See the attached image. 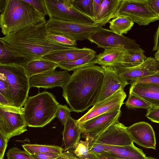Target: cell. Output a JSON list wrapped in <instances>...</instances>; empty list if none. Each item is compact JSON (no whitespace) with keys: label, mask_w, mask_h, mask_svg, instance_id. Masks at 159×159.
<instances>
[{"label":"cell","mask_w":159,"mask_h":159,"mask_svg":"<svg viewBox=\"0 0 159 159\" xmlns=\"http://www.w3.org/2000/svg\"><path fill=\"white\" fill-rule=\"evenodd\" d=\"M70 109L66 105L59 104L57 113L56 116L64 126L69 117L71 116Z\"/></svg>","instance_id":"obj_34"},{"label":"cell","mask_w":159,"mask_h":159,"mask_svg":"<svg viewBox=\"0 0 159 159\" xmlns=\"http://www.w3.org/2000/svg\"><path fill=\"white\" fill-rule=\"evenodd\" d=\"M145 116L152 122L159 123V107L152 106L147 110Z\"/></svg>","instance_id":"obj_39"},{"label":"cell","mask_w":159,"mask_h":159,"mask_svg":"<svg viewBox=\"0 0 159 159\" xmlns=\"http://www.w3.org/2000/svg\"></svg>","instance_id":"obj_52"},{"label":"cell","mask_w":159,"mask_h":159,"mask_svg":"<svg viewBox=\"0 0 159 159\" xmlns=\"http://www.w3.org/2000/svg\"><path fill=\"white\" fill-rule=\"evenodd\" d=\"M0 104L4 105L12 106L1 94H0Z\"/></svg>","instance_id":"obj_46"},{"label":"cell","mask_w":159,"mask_h":159,"mask_svg":"<svg viewBox=\"0 0 159 159\" xmlns=\"http://www.w3.org/2000/svg\"><path fill=\"white\" fill-rule=\"evenodd\" d=\"M59 104L54 96L48 92L28 97L23 107L27 126L43 128L50 123L56 117Z\"/></svg>","instance_id":"obj_4"},{"label":"cell","mask_w":159,"mask_h":159,"mask_svg":"<svg viewBox=\"0 0 159 159\" xmlns=\"http://www.w3.org/2000/svg\"><path fill=\"white\" fill-rule=\"evenodd\" d=\"M66 152L69 159H80L77 157L73 152L69 151Z\"/></svg>","instance_id":"obj_47"},{"label":"cell","mask_w":159,"mask_h":159,"mask_svg":"<svg viewBox=\"0 0 159 159\" xmlns=\"http://www.w3.org/2000/svg\"><path fill=\"white\" fill-rule=\"evenodd\" d=\"M122 0H102L100 10L93 23L104 26L117 15Z\"/></svg>","instance_id":"obj_20"},{"label":"cell","mask_w":159,"mask_h":159,"mask_svg":"<svg viewBox=\"0 0 159 159\" xmlns=\"http://www.w3.org/2000/svg\"><path fill=\"white\" fill-rule=\"evenodd\" d=\"M0 25L5 36L46 23L45 16L24 0H0Z\"/></svg>","instance_id":"obj_3"},{"label":"cell","mask_w":159,"mask_h":159,"mask_svg":"<svg viewBox=\"0 0 159 159\" xmlns=\"http://www.w3.org/2000/svg\"><path fill=\"white\" fill-rule=\"evenodd\" d=\"M157 63L154 58L148 57L143 63L136 66L126 67L120 66L113 67L122 77L131 82L156 73L158 70Z\"/></svg>","instance_id":"obj_17"},{"label":"cell","mask_w":159,"mask_h":159,"mask_svg":"<svg viewBox=\"0 0 159 159\" xmlns=\"http://www.w3.org/2000/svg\"><path fill=\"white\" fill-rule=\"evenodd\" d=\"M58 67L57 63L41 59L29 62L25 68L29 78L33 75L55 70Z\"/></svg>","instance_id":"obj_24"},{"label":"cell","mask_w":159,"mask_h":159,"mask_svg":"<svg viewBox=\"0 0 159 159\" xmlns=\"http://www.w3.org/2000/svg\"><path fill=\"white\" fill-rule=\"evenodd\" d=\"M118 15L128 16L139 26L147 25L159 20V16L151 9L147 0H122Z\"/></svg>","instance_id":"obj_12"},{"label":"cell","mask_w":159,"mask_h":159,"mask_svg":"<svg viewBox=\"0 0 159 159\" xmlns=\"http://www.w3.org/2000/svg\"><path fill=\"white\" fill-rule=\"evenodd\" d=\"M0 73L4 75L8 83L13 106L22 107L30 88L25 67L15 64L0 65Z\"/></svg>","instance_id":"obj_5"},{"label":"cell","mask_w":159,"mask_h":159,"mask_svg":"<svg viewBox=\"0 0 159 159\" xmlns=\"http://www.w3.org/2000/svg\"><path fill=\"white\" fill-rule=\"evenodd\" d=\"M61 155L51 152L30 155L33 159H58Z\"/></svg>","instance_id":"obj_40"},{"label":"cell","mask_w":159,"mask_h":159,"mask_svg":"<svg viewBox=\"0 0 159 159\" xmlns=\"http://www.w3.org/2000/svg\"><path fill=\"white\" fill-rule=\"evenodd\" d=\"M144 52L143 49L136 52L126 51L121 61L120 66L132 67L141 64L147 58L144 55Z\"/></svg>","instance_id":"obj_28"},{"label":"cell","mask_w":159,"mask_h":159,"mask_svg":"<svg viewBox=\"0 0 159 159\" xmlns=\"http://www.w3.org/2000/svg\"><path fill=\"white\" fill-rule=\"evenodd\" d=\"M22 146L24 150L30 155L48 152L61 155L64 152V149L61 147L54 145L25 144L22 145Z\"/></svg>","instance_id":"obj_27"},{"label":"cell","mask_w":159,"mask_h":159,"mask_svg":"<svg viewBox=\"0 0 159 159\" xmlns=\"http://www.w3.org/2000/svg\"><path fill=\"white\" fill-rule=\"evenodd\" d=\"M81 134V129L77 120L69 116L62 132L64 152L74 149L80 140Z\"/></svg>","instance_id":"obj_19"},{"label":"cell","mask_w":159,"mask_h":159,"mask_svg":"<svg viewBox=\"0 0 159 159\" xmlns=\"http://www.w3.org/2000/svg\"><path fill=\"white\" fill-rule=\"evenodd\" d=\"M47 34L50 38L60 43L72 46L77 45L76 41L66 36L47 33Z\"/></svg>","instance_id":"obj_35"},{"label":"cell","mask_w":159,"mask_h":159,"mask_svg":"<svg viewBox=\"0 0 159 159\" xmlns=\"http://www.w3.org/2000/svg\"><path fill=\"white\" fill-rule=\"evenodd\" d=\"M100 159H124L113 157L108 153H103ZM141 159H158L152 157H147Z\"/></svg>","instance_id":"obj_45"},{"label":"cell","mask_w":159,"mask_h":159,"mask_svg":"<svg viewBox=\"0 0 159 159\" xmlns=\"http://www.w3.org/2000/svg\"><path fill=\"white\" fill-rule=\"evenodd\" d=\"M106 153L124 159H141L146 157L143 150L136 147L133 143L130 145L113 148Z\"/></svg>","instance_id":"obj_23"},{"label":"cell","mask_w":159,"mask_h":159,"mask_svg":"<svg viewBox=\"0 0 159 159\" xmlns=\"http://www.w3.org/2000/svg\"><path fill=\"white\" fill-rule=\"evenodd\" d=\"M7 159H33L27 152L17 147L9 149L6 153Z\"/></svg>","instance_id":"obj_32"},{"label":"cell","mask_w":159,"mask_h":159,"mask_svg":"<svg viewBox=\"0 0 159 159\" xmlns=\"http://www.w3.org/2000/svg\"><path fill=\"white\" fill-rule=\"evenodd\" d=\"M23 107L0 104V133L9 141L27 131Z\"/></svg>","instance_id":"obj_8"},{"label":"cell","mask_w":159,"mask_h":159,"mask_svg":"<svg viewBox=\"0 0 159 159\" xmlns=\"http://www.w3.org/2000/svg\"><path fill=\"white\" fill-rule=\"evenodd\" d=\"M71 75L67 71L55 70L36 75L29 78L30 87L52 89L60 87L62 88Z\"/></svg>","instance_id":"obj_15"},{"label":"cell","mask_w":159,"mask_h":159,"mask_svg":"<svg viewBox=\"0 0 159 159\" xmlns=\"http://www.w3.org/2000/svg\"><path fill=\"white\" fill-rule=\"evenodd\" d=\"M101 66L104 76L101 91L96 104L107 98L119 90L124 89L129 84L127 81L119 74L114 67Z\"/></svg>","instance_id":"obj_16"},{"label":"cell","mask_w":159,"mask_h":159,"mask_svg":"<svg viewBox=\"0 0 159 159\" xmlns=\"http://www.w3.org/2000/svg\"><path fill=\"white\" fill-rule=\"evenodd\" d=\"M58 159H69L66 152H64Z\"/></svg>","instance_id":"obj_48"},{"label":"cell","mask_w":159,"mask_h":159,"mask_svg":"<svg viewBox=\"0 0 159 159\" xmlns=\"http://www.w3.org/2000/svg\"><path fill=\"white\" fill-rule=\"evenodd\" d=\"M104 51L96 55V62L101 66L115 67L120 66L127 51L115 48L104 49Z\"/></svg>","instance_id":"obj_22"},{"label":"cell","mask_w":159,"mask_h":159,"mask_svg":"<svg viewBox=\"0 0 159 159\" xmlns=\"http://www.w3.org/2000/svg\"><path fill=\"white\" fill-rule=\"evenodd\" d=\"M0 65L15 64L24 67L28 62L23 59L16 57L5 49L0 42Z\"/></svg>","instance_id":"obj_29"},{"label":"cell","mask_w":159,"mask_h":159,"mask_svg":"<svg viewBox=\"0 0 159 159\" xmlns=\"http://www.w3.org/2000/svg\"><path fill=\"white\" fill-rule=\"evenodd\" d=\"M93 0H72L74 7L82 14L94 20Z\"/></svg>","instance_id":"obj_30"},{"label":"cell","mask_w":159,"mask_h":159,"mask_svg":"<svg viewBox=\"0 0 159 159\" xmlns=\"http://www.w3.org/2000/svg\"><path fill=\"white\" fill-rule=\"evenodd\" d=\"M154 56V58L157 61L159 62V49L155 53Z\"/></svg>","instance_id":"obj_49"},{"label":"cell","mask_w":159,"mask_h":159,"mask_svg":"<svg viewBox=\"0 0 159 159\" xmlns=\"http://www.w3.org/2000/svg\"><path fill=\"white\" fill-rule=\"evenodd\" d=\"M46 23L1 37L0 42L14 56L28 63L42 59L44 56L51 53L78 48L60 43L50 38L46 31Z\"/></svg>","instance_id":"obj_1"},{"label":"cell","mask_w":159,"mask_h":159,"mask_svg":"<svg viewBox=\"0 0 159 159\" xmlns=\"http://www.w3.org/2000/svg\"><path fill=\"white\" fill-rule=\"evenodd\" d=\"M128 107L132 108H143L148 110L152 105L139 96L132 93H129L128 98L125 103Z\"/></svg>","instance_id":"obj_31"},{"label":"cell","mask_w":159,"mask_h":159,"mask_svg":"<svg viewBox=\"0 0 159 159\" xmlns=\"http://www.w3.org/2000/svg\"><path fill=\"white\" fill-rule=\"evenodd\" d=\"M133 143L127 131V127L118 121L89 142V154L106 152L113 148Z\"/></svg>","instance_id":"obj_6"},{"label":"cell","mask_w":159,"mask_h":159,"mask_svg":"<svg viewBox=\"0 0 159 159\" xmlns=\"http://www.w3.org/2000/svg\"><path fill=\"white\" fill-rule=\"evenodd\" d=\"M33 6L43 16L48 15L44 0H24Z\"/></svg>","instance_id":"obj_38"},{"label":"cell","mask_w":159,"mask_h":159,"mask_svg":"<svg viewBox=\"0 0 159 159\" xmlns=\"http://www.w3.org/2000/svg\"><path fill=\"white\" fill-rule=\"evenodd\" d=\"M101 26L89 24L69 22L49 19L46 23L47 33L62 35L76 41L88 39L90 35Z\"/></svg>","instance_id":"obj_7"},{"label":"cell","mask_w":159,"mask_h":159,"mask_svg":"<svg viewBox=\"0 0 159 159\" xmlns=\"http://www.w3.org/2000/svg\"><path fill=\"white\" fill-rule=\"evenodd\" d=\"M96 44L97 47L104 49L115 48L129 52H136L142 49L134 39L120 35L102 27L93 32L88 39Z\"/></svg>","instance_id":"obj_9"},{"label":"cell","mask_w":159,"mask_h":159,"mask_svg":"<svg viewBox=\"0 0 159 159\" xmlns=\"http://www.w3.org/2000/svg\"><path fill=\"white\" fill-rule=\"evenodd\" d=\"M49 19L59 20L93 24L90 18L73 5L72 0H44Z\"/></svg>","instance_id":"obj_10"},{"label":"cell","mask_w":159,"mask_h":159,"mask_svg":"<svg viewBox=\"0 0 159 159\" xmlns=\"http://www.w3.org/2000/svg\"><path fill=\"white\" fill-rule=\"evenodd\" d=\"M80 159H92L90 156L88 154L86 156L80 158Z\"/></svg>","instance_id":"obj_50"},{"label":"cell","mask_w":159,"mask_h":159,"mask_svg":"<svg viewBox=\"0 0 159 159\" xmlns=\"http://www.w3.org/2000/svg\"><path fill=\"white\" fill-rule=\"evenodd\" d=\"M95 51L89 48H83L51 53L44 56L42 59L57 63L74 61L84 57Z\"/></svg>","instance_id":"obj_21"},{"label":"cell","mask_w":159,"mask_h":159,"mask_svg":"<svg viewBox=\"0 0 159 159\" xmlns=\"http://www.w3.org/2000/svg\"><path fill=\"white\" fill-rule=\"evenodd\" d=\"M129 93L141 98L152 106L159 107V85L144 83H130Z\"/></svg>","instance_id":"obj_18"},{"label":"cell","mask_w":159,"mask_h":159,"mask_svg":"<svg viewBox=\"0 0 159 159\" xmlns=\"http://www.w3.org/2000/svg\"><path fill=\"white\" fill-rule=\"evenodd\" d=\"M8 141L6 137L0 133V159L3 158Z\"/></svg>","instance_id":"obj_41"},{"label":"cell","mask_w":159,"mask_h":159,"mask_svg":"<svg viewBox=\"0 0 159 159\" xmlns=\"http://www.w3.org/2000/svg\"><path fill=\"white\" fill-rule=\"evenodd\" d=\"M109 23L111 30L119 35H123L131 29L134 23L127 16L118 15Z\"/></svg>","instance_id":"obj_26"},{"label":"cell","mask_w":159,"mask_h":159,"mask_svg":"<svg viewBox=\"0 0 159 159\" xmlns=\"http://www.w3.org/2000/svg\"><path fill=\"white\" fill-rule=\"evenodd\" d=\"M121 114L120 109L117 108L78 124L82 138L89 143L119 121Z\"/></svg>","instance_id":"obj_11"},{"label":"cell","mask_w":159,"mask_h":159,"mask_svg":"<svg viewBox=\"0 0 159 159\" xmlns=\"http://www.w3.org/2000/svg\"><path fill=\"white\" fill-rule=\"evenodd\" d=\"M102 1V0H93V1L94 20L100 10Z\"/></svg>","instance_id":"obj_43"},{"label":"cell","mask_w":159,"mask_h":159,"mask_svg":"<svg viewBox=\"0 0 159 159\" xmlns=\"http://www.w3.org/2000/svg\"><path fill=\"white\" fill-rule=\"evenodd\" d=\"M0 94L2 95L12 106H13L9 91L8 83L4 75L1 73H0Z\"/></svg>","instance_id":"obj_36"},{"label":"cell","mask_w":159,"mask_h":159,"mask_svg":"<svg viewBox=\"0 0 159 159\" xmlns=\"http://www.w3.org/2000/svg\"><path fill=\"white\" fill-rule=\"evenodd\" d=\"M102 66L94 65L74 71L62 88L72 111L82 112L96 104L104 78Z\"/></svg>","instance_id":"obj_2"},{"label":"cell","mask_w":159,"mask_h":159,"mask_svg":"<svg viewBox=\"0 0 159 159\" xmlns=\"http://www.w3.org/2000/svg\"><path fill=\"white\" fill-rule=\"evenodd\" d=\"M154 45L152 48L153 51L159 49V25L154 37Z\"/></svg>","instance_id":"obj_44"},{"label":"cell","mask_w":159,"mask_h":159,"mask_svg":"<svg viewBox=\"0 0 159 159\" xmlns=\"http://www.w3.org/2000/svg\"><path fill=\"white\" fill-rule=\"evenodd\" d=\"M130 83H144L159 85V70L154 74L130 82Z\"/></svg>","instance_id":"obj_37"},{"label":"cell","mask_w":159,"mask_h":159,"mask_svg":"<svg viewBox=\"0 0 159 159\" xmlns=\"http://www.w3.org/2000/svg\"><path fill=\"white\" fill-rule=\"evenodd\" d=\"M126 95L124 89H120L105 99L93 106L80 118L77 120L78 124L117 108L120 109Z\"/></svg>","instance_id":"obj_13"},{"label":"cell","mask_w":159,"mask_h":159,"mask_svg":"<svg viewBox=\"0 0 159 159\" xmlns=\"http://www.w3.org/2000/svg\"><path fill=\"white\" fill-rule=\"evenodd\" d=\"M133 142L144 148L156 149V141L152 127L148 123L141 121L127 127Z\"/></svg>","instance_id":"obj_14"},{"label":"cell","mask_w":159,"mask_h":159,"mask_svg":"<svg viewBox=\"0 0 159 159\" xmlns=\"http://www.w3.org/2000/svg\"><path fill=\"white\" fill-rule=\"evenodd\" d=\"M89 143L87 140H80L75 146L73 152L79 158L86 156L89 153Z\"/></svg>","instance_id":"obj_33"},{"label":"cell","mask_w":159,"mask_h":159,"mask_svg":"<svg viewBox=\"0 0 159 159\" xmlns=\"http://www.w3.org/2000/svg\"><path fill=\"white\" fill-rule=\"evenodd\" d=\"M96 52L91 53L82 58L71 61L57 63L60 69L67 71H74L77 69L92 66L97 64Z\"/></svg>","instance_id":"obj_25"},{"label":"cell","mask_w":159,"mask_h":159,"mask_svg":"<svg viewBox=\"0 0 159 159\" xmlns=\"http://www.w3.org/2000/svg\"><path fill=\"white\" fill-rule=\"evenodd\" d=\"M157 68L158 70H159V62L157 61Z\"/></svg>","instance_id":"obj_51"},{"label":"cell","mask_w":159,"mask_h":159,"mask_svg":"<svg viewBox=\"0 0 159 159\" xmlns=\"http://www.w3.org/2000/svg\"><path fill=\"white\" fill-rule=\"evenodd\" d=\"M147 3L152 11L159 16V0H147Z\"/></svg>","instance_id":"obj_42"}]
</instances>
